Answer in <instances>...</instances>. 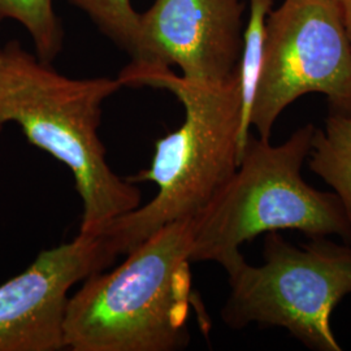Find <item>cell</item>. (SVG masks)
I'll return each mask as SVG.
<instances>
[{
    "label": "cell",
    "mask_w": 351,
    "mask_h": 351,
    "mask_svg": "<svg viewBox=\"0 0 351 351\" xmlns=\"http://www.w3.org/2000/svg\"><path fill=\"white\" fill-rule=\"evenodd\" d=\"M123 88H152L173 94L184 123L159 139L150 168L130 182H152V201L104 228L101 237L116 254H128L163 226L194 220L236 172L245 146L239 72L223 82L177 75L171 66L130 62L119 73Z\"/></svg>",
    "instance_id": "cell-1"
},
{
    "label": "cell",
    "mask_w": 351,
    "mask_h": 351,
    "mask_svg": "<svg viewBox=\"0 0 351 351\" xmlns=\"http://www.w3.org/2000/svg\"><path fill=\"white\" fill-rule=\"evenodd\" d=\"M123 88L116 78H71L19 40L0 49V133L20 126L29 143L71 169L82 201L80 233L99 236L138 208L142 194L107 163L99 136L103 104Z\"/></svg>",
    "instance_id": "cell-2"
},
{
    "label": "cell",
    "mask_w": 351,
    "mask_h": 351,
    "mask_svg": "<svg viewBox=\"0 0 351 351\" xmlns=\"http://www.w3.org/2000/svg\"><path fill=\"white\" fill-rule=\"evenodd\" d=\"M193 220L165 226L128 252L110 274H95L71 295L65 349L176 351L190 342L191 310L206 314L190 272Z\"/></svg>",
    "instance_id": "cell-3"
},
{
    "label": "cell",
    "mask_w": 351,
    "mask_h": 351,
    "mask_svg": "<svg viewBox=\"0 0 351 351\" xmlns=\"http://www.w3.org/2000/svg\"><path fill=\"white\" fill-rule=\"evenodd\" d=\"M314 124L272 145L250 132L236 172L193 220L191 263L223 265L259 234L297 230L310 239L336 236L351 243V224L333 191L306 182Z\"/></svg>",
    "instance_id": "cell-4"
},
{
    "label": "cell",
    "mask_w": 351,
    "mask_h": 351,
    "mask_svg": "<svg viewBox=\"0 0 351 351\" xmlns=\"http://www.w3.org/2000/svg\"><path fill=\"white\" fill-rule=\"evenodd\" d=\"M263 259L251 265L239 254L221 265L229 284L224 324L282 328L310 350L342 351L330 319L351 295L350 243L314 237L298 247L275 230L265 233Z\"/></svg>",
    "instance_id": "cell-5"
},
{
    "label": "cell",
    "mask_w": 351,
    "mask_h": 351,
    "mask_svg": "<svg viewBox=\"0 0 351 351\" xmlns=\"http://www.w3.org/2000/svg\"><path fill=\"white\" fill-rule=\"evenodd\" d=\"M329 111L351 112V50L335 0H282L264 26L261 71L249 123L271 139L278 117L306 94Z\"/></svg>",
    "instance_id": "cell-6"
},
{
    "label": "cell",
    "mask_w": 351,
    "mask_h": 351,
    "mask_svg": "<svg viewBox=\"0 0 351 351\" xmlns=\"http://www.w3.org/2000/svg\"><path fill=\"white\" fill-rule=\"evenodd\" d=\"M116 256L101 236L78 233L1 284L0 351L64 350L71 289L107 269Z\"/></svg>",
    "instance_id": "cell-7"
},
{
    "label": "cell",
    "mask_w": 351,
    "mask_h": 351,
    "mask_svg": "<svg viewBox=\"0 0 351 351\" xmlns=\"http://www.w3.org/2000/svg\"><path fill=\"white\" fill-rule=\"evenodd\" d=\"M242 0H155L141 13L133 62L181 69L189 80L223 82L239 72Z\"/></svg>",
    "instance_id": "cell-8"
},
{
    "label": "cell",
    "mask_w": 351,
    "mask_h": 351,
    "mask_svg": "<svg viewBox=\"0 0 351 351\" xmlns=\"http://www.w3.org/2000/svg\"><path fill=\"white\" fill-rule=\"evenodd\" d=\"M308 167L337 195L351 224V112L329 111L316 128Z\"/></svg>",
    "instance_id": "cell-9"
},
{
    "label": "cell",
    "mask_w": 351,
    "mask_h": 351,
    "mask_svg": "<svg viewBox=\"0 0 351 351\" xmlns=\"http://www.w3.org/2000/svg\"><path fill=\"white\" fill-rule=\"evenodd\" d=\"M14 20L32 37L36 55L46 63L63 49L64 32L52 0H0V23Z\"/></svg>",
    "instance_id": "cell-10"
},
{
    "label": "cell",
    "mask_w": 351,
    "mask_h": 351,
    "mask_svg": "<svg viewBox=\"0 0 351 351\" xmlns=\"http://www.w3.org/2000/svg\"><path fill=\"white\" fill-rule=\"evenodd\" d=\"M272 4L274 0H249V17L247 24L243 29L242 53L239 66V82L242 91V136L245 143L251 132L249 113L254 90L261 71L264 26L268 13L272 10Z\"/></svg>",
    "instance_id": "cell-11"
},
{
    "label": "cell",
    "mask_w": 351,
    "mask_h": 351,
    "mask_svg": "<svg viewBox=\"0 0 351 351\" xmlns=\"http://www.w3.org/2000/svg\"><path fill=\"white\" fill-rule=\"evenodd\" d=\"M86 13L91 21L116 45L132 55L139 33L141 13L132 0H68Z\"/></svg>",
    "instance_id": "cell-12"
},
{
    "label": "cell",
    "mask_w": 351,
    "mask_h": 351,
    "mask_svg": "<svg viewBox=\"0 0 351 351\" xmlns=\"http://www.w3.org/2000/svg\"><path fill=\"white\" fill-rule=\"evenodd\" d=\"M339 8L341 23L351 50V0H335Z\"/></svg>",
    "instance_id": "cell-13"
}]
</instances>
